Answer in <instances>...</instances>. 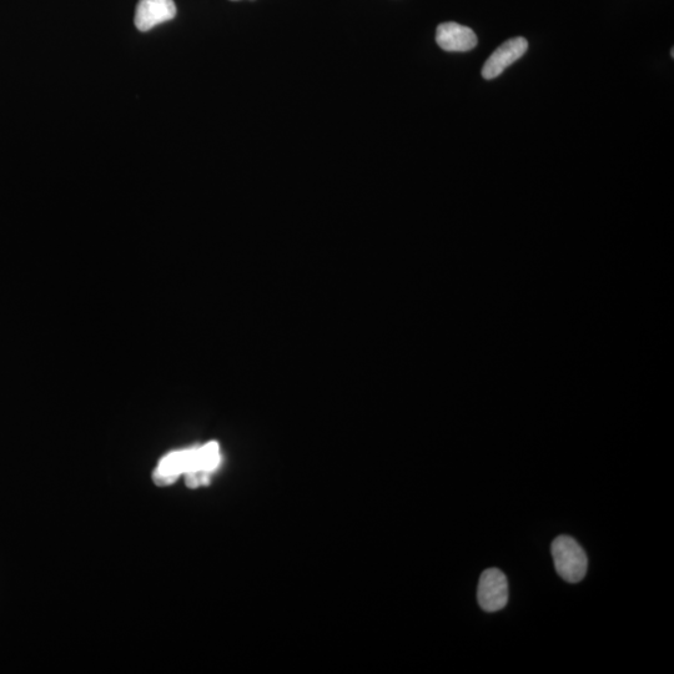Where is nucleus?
<instances>
[{"instance_id": "obj_1", "label": "nucleus", "mask_w": 674, "mask_h": 674, "mask_svg": "<svg viewBox=\"0 0 674 674\" xmlns=\"http://www.w3.org/2000/svg\"><path fill=\"white\" fill-rule=\"evenodd\" d=\"M219 445L216 442L199 449L173 452L164 457L154 471L153 480L159 486H169L179 479L181 474L206 472L210 474L220 464Z\"/></svg>"}, {"instance_id": "obj_2", "label": "nucleus", "mask_w": 674, "mask_h": 674, "mask_svg": "<svg viewBox=\"0 0 674 674\" xmlns=\"http://www.w3.org/2000/svg\"><path fill=\"white\" fill-rule=\"evenodd\" d=\"M552 557L558 575L566 582L578 583L585 578L588 558L575 538L565 535L556 537L552 542Z\"/></svg>"}, {"instance_id": "obj_3", "label": "nucleus", "mask_w": 674, "mask_h": 674, "mask_svg": "<svg viewBox=\"0 0 674 674\" xmlns=\"http://www.w3.org/2000/svg\"><path fill=\"white\" fill-rule=\"evenodd\" d=\"M477 601L485 612L502 610L508 602V582L499 568H487L482 573L477 588Z\"/></svg>"}, {"instance_id": "obj_4", "label": "nucleus", "mask_w": 674, "mask_h": 674, "mask_svg": "<svg viewBox=\"0 0 674 674\" xmlns=\"http://www.w3.org/2000/svg\"><path fill=\"white\" fill-rule=\"evenodd\" d=\"M527 49L528 42L525 38L517 37L507 40L487 60L482 68V77L487 80L500 77L510 65L523 57Z\"/></svg>"}, {"instance_id": "obj_5", "label": "nucleus", "mask_w": 674, "mask_h": 674, "mask_svg": "<svg viewBox=\"0 0 674 674\" xmlns=\"http://www.w3.org/2000/svg\"><path fill=\"white\" fill-rule=\"evenodd\" d=\"M176 17L174 0H139L134 23L140 32H149Z\"/></svg>"}, {"instance_id": "obj_6", "label": "nucleus", "mask_w": 674, "mask_h": 674, "mask_svg": "<svg viewBox=\"0 0 674 674\" xmlns=\"http://www.w3.org/2000/svg\"><path fill=\"white\" fill-rule=\"evenodd\" d=\"M436 42L446 52L465 53L476 47L477 37L474 30L450 22L437 27Z\"/></svg>"}]
</instances>
